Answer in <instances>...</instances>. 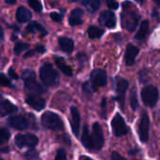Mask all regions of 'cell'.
Segmentation results:
<instances>
[{"label":"cell","mask_w":160,"mask_h":160,"mask_svg":"<svg viewBox=\"0 0 160 160\" xmlns=\"http://www.w3.org/2000/svg\"><path fill=\"white\" fill-rule=\"evenodd\" d=\"M22 78L24 82V87L27 95H41L45 93V88L36 80V73L33 70L26 69L22 72Z\"/></svg>","instance_id":"cell-1"},{"label":"cell","mask_w":160,"mask_h":160,"mask_svg":"<svg viewBox=\"0 0 160 160\" xmlns=\"http://www.w3.org/2000/svg\"><path fill=\"white\" fill-rule=\"evenodd\" d=\"M39 77L45 86H54L58 82V73L52 64L45 63L39 70Z\"/></svg>","instance_id":"cell-2"},{"label":"cell","mask_w":160,"mask_h":160,"mask_svg":"<svg viewBox=\"0 0 160 160\" xmlns=\"http://www.w3.org/2000/svg\"><path fill=\"white\" fill-rule=\"evenodd\" d=\"M41 123L44 128L53 131H60L64 129V123L62 119L59 115L52 112H45L41 115Z\"/></svg>","instance_id":"cell-3"},{"label":"cell","mask_w":160,"mask_h":160,"mask_svg":"<svg viewBox=\"0 0 160 160\" xmlns=\"http://www.w3.org/2000/svg\"><path fill=\"white\" fill-rule=\"evenodd\" d=\"M131 7L132 4L128 8L126 7V5L124 4V11L122 13V24L125 28H127L129 31H133L136 28L140 20L138 12L136 10L130 9Z\"/></svg>","instance_id":"cell-4"},{"label":"cell","mask_w":160,"mask_h":160,"mask_svg":"<svg viewBox=\"0 0 160 160\" xmlns=\"http://www.w3.org/2000/svg\"><path fill=\"white\" fill-rule=\"evenodd\" d=\"M104 134L101 126L98 123H95L92 127L90 134V150L98 151L104 145Z\"/></svg>","instance_id":"cell-5"},{"label":"cell","mask_w":160,"mask_h":160,"mask_svg":"<svg viewBox=\"0 0 160 160\" xmlns=\"http://www.w3.org/2000/svg\"><path fill=\"white\" fill-rule=\"evenodd\" d=\"M159 98L158 90L156 86L153 85H147L142 90V98L144 103V105L153 108L156 106L158 100Z\"/></svg>","instance_id":"cell-6"},{"label":"cell","mask_w":160,"mask_h":160,"mask_svg":"<svg viewBox=\"0 0 160 160\" xmlns=\"http://www.w3.org/2000/svg\"><path fill=\"white\" fill-rule=\"evenodd\" d=\"M14 142L19 148H34L38 143V138L33 134H19L15 137Z\"/></svg>","instance_id":"cell-7"},{"label":"cell","mask_w":160,"mask_h":160,"mask_svg":"<svg viewBox=\"0 0 160 160\" xmlns=\"http://www.w3.org/2000/svg\"><path fill=\"white\" fill-rule=\"evenodd\" d=\"M112 128L116 137H123L128 134V128L120 113H116L112 120Z\"/></svg>","instance_id":"cell-8"},{"label":"cell","mask_w":160,"mask_h":160,"mask_svg":"<svg viewBox=\"0 0 160 160\" xmlns=\"http://www.w3.org/2000/svg\"><path fill=\"white\" fill-rule=\"evenodd\" d=\"M91 85L96 91L99 87H103L107 84V73L103 69H95L91 73Z\"/></svg>","instance_id":"cell-9"},{"label":"cell","mask_w":160,"mask_h":160,"mask_svg":"<svg viewBox=\"0 0 160 160\" xmlns=\"http://www.w3.org/2000/svg\"><path fill=\"white\" fill-rule=\"evenodd\" d=\"M149 128H150V120L146 112H142L140 121H139V136L140 140L142 142H146L149 138Z\"/></svg>","instance_id":"cell-10"},{"label":"cell","mask_w":160,"mask_h":160,"mask_svg":"<svg viewBox=\"0 0 160 160\" xmlns=\"http://www.w3.org/2000/svg\"><path fill=\"white\" fill-rule=\"evenodd\" d=\"M128 88V82L123 78L117 79L116 82V98L118 103L122 108H124L125 105V100H126V93Z\"/></svg>","instance_id":"cell-11"},{"label":"cell","mask_w":160,"mask_h":160,"mask_svg":"<svg viewBox=\"0 0 160 160\" xmlns=\"http://www.w3.org/2000/svg\"><path fill=\"white\" fill-rule=\"evenodd\" d=\"M25 102L28 106L38 112L43 110L46 105L45 99L38 95H27L25 97Z\"/></svg>","instance_id":"cell-12"},{"label":"cell","mask_w":160,"mask_h":160,"mask_svg":"<svg viewBox=\"0 0 160 160\" xmlns=\"http://www.w3.org/2000/svg\"><path fill=\"white\" fill-rule=\"evenodd\" d=\"M98 22H100V24H102L108 28H112L116 25V17L113 12L105 10L100 13Z\"/></svg>","instance_id":"cell-13"},{"label":"cell","mask_w":160,"mask_h":160,"mask_svg":"<svg viewBox=\"0 0 160 160\" xmlns=\"http://www.w3.org/2000/svg\"><path fill=\"white\" fill-rule=\"evenodd\" d=\"M8 124L10 127H12L13 128L18 129V130H24V129L28 128V127H29L28 120L22 115H13V116L9 117Z\"/></svg>","instance_id":"cell-14"},{"label":"cell","mask_w":160,"mask_h":160,"mask_svg":"<svg viewBox=\"0 0 160 160\" xmlns=\"http://www.w3.org/2000/svg\"><path fill=\"white\" fill-rule=\"evenodd\" d=\"M70 114H71V128L73 134L78 137L80 132V127H81V115L76 107H71L70 109Z\"/></svg>","instance_id":"cell-15"},{"label":"cell","mask_w":160,"mask_h":160,"mask_svg":"<svg viewBox=\"0 0 160 160\" xmlns=\"http://www.w3.org/2000/svg\"><path fill=\"white\" fill-rule=\"evenodd\" d=\"M139 48L132 45V44H128L126 50V53H125V61L127 66H132L135 63V59L137 57V55L139 54Z\"/></svg>","instance_id":"cell-16"},{"label":"cell","mask_w":160,"mask_h":160,"mask_svg":"<svg viewBox=\"0 0 160 160\" xmlns=\"http://www.w3.org/2000/svg\"><path fill=\"white\" fill-rule=\"evenodd\" d=\"M17 107L12 104L9 100L8 99H3L1 101V108H0V114L2 117L6 116V115H9L12 114L14 112H17Z\"/></svg>","instance_id":"cell-17"},{"label":"cell","mask_w":160,"mask_h":160,"mask_svg":"<svg viewBox=\"0 0 160 160\" xmlns=\"http://www.w3.org/2000/svg\"><path fill=\"white\" fill-rule=\"evenodd\" d=\"M82 16H83V11L82 8H75L71 11L70 16L68 18V22L69 24L72 26L75 25H80L83 22L82 20Z\"/></svg>","instance_id":"cell-18"},{"label":"cell","mask_w":160,"mask_h":160,"mask_svg":"<svg viewBox=\"0 0 160 160\" xmlns=\"http://www.w3.org/2000/svg\"><path fill=\"white\" fill-rule=\"evenodd\" d=\"M32 18V13L24 7H19L16 11V19L20 22H29Z\"/></svg>","instance_id":"cell-19"},{"label":"cell","mask_w":160,"mask_h":160,"mask_svg":"<svg viewBox=\"0 0 160 160\" xmlns=\"http://www.w3.org/2000/svg\"><path fill=\"white\" fill-rule=\"evenodd\" d=\"M58 43L60 48L62 49V51L66 52H71L74 49V42L71 38H66V37H62L58 39Z\"/></svg>","instance_id":"cell-20"},{"label":"cell","mask_w":160,"mask_h":160,"mask_svg":"<svg viewBox=\"0 0 160 160\" xmlns=\"http://www.w3.org/2000/svg\"><path fill=\"white\" fill-rule=\"evenodd\" d=\"M55 64L58 67V68L67 76H72V69L66 63V61L62 57H56L55 58Z\"/></svg>","instance_id":"cell-21"},{"label":"cell","mask_w":160,"mask_h":160,"mask_svg":"<svg viewBox=\"0 0 160 160\" xmlns=\"http://www.w3.org/2000/svg\"><path fill=\"white\" fill-rule=\"evenodd\" d=\"M26 31L28 33H39L41 36L47 35L46 29L37 22H30V23L26 27Z\"/></svg>","instance_id":"cell-22"},{"label":"cell","mask_w":160,"mask_h":160,"mask_svg":"<svg viewBox=\"0 0 160 160\" xmlns=\"http://www.w3.org/2000/svg\"><path fill=\"white\" fill-rule=\"evenodd\" d=\"M148 32H149V22L147 20H144V21H142L138 33L136 34L135 38L137 40H142V39L145 38Z\"/></svg>","instance_id":"cell-23"},{"label":"cell","mask_w":160,"mask_h":160,"mask_svg":"<svg viewBox=\"0 0 160 160\" xmlns=\"http://www.w3.org/2000/svg\"><path fill=\"white\" fill-rule=\"evenodd\" d=\"M82 4L90 12H95L100 6V0H82Z\"/></svg>","instance_id":"cell-24"},{"label":"cell","mask_w":160,"mask_h":160,"mask_svg":"<svg viewBox=\"0 0 160 160\" xmlns=\"http://www.w3.org/2000/svg\"><path fill=\"white\" fill-rule=\"evenodd\" d=\"M103 34H104V30L99 28V27H98V26L92 25V26H90L88 28V36L92 39L99 38Z\"/></svg>","instance_id":"cell-25"},{"label":"cell","mask_w":160,"mask_h":160,"mask_svg":"<svg viewBox=\"0 0 160 160\" xmlns=\"http://www.w3.org/2000/svg\"><path fill=\"white\" fill-rule=\"evenodd\" d=\"M90 134H91V132H90L88 127L84 126L83 130H82V135L81 142L83 144V146L88 150H90Z\"/></svg>","instance_id":"cell-26"},{"label":"cell","mask_w":160,"mask_h":160,"mask_svg":"<svg viewBox=\"0 0 160 160\" xmlns=\"http://www.w3.org/2000/svg\"><path fill=\"white\" fill-rule=\"evenodd\" d=\"M129 99H130V106H131L132 110L136 111L137 108H138V97H137V89H136V87L132 88V90L130 92Z\"/></svg>","instance_id":"cell-27"},{"label":"cell","mask_w":160,"mask_h":160,"mask_svg":"<svg viewBox=\"0 0 160 160\" xmlns=\"http://www.w3.org/2000/svg\"><path fill=\"white\" fill-rule=\"evenodd\" d=\"M10 138V132L8 128H2L0 129V143L4 144L5 142H7Z\"/></svg>","instance_id":"cell-28"},{"label":"cell","mask_w":160,"mask_h":160,"mask_svg":"<svg viewBox=\"0 0 160 160\" xmlns=\"http://www.w3.org/2000/svg\"><path fill=\"white\" fill-rule=\"evenodd\" d=\"M28 48H29V44L23 43V42H18L15 45V47H14V52H15V54L19 55L21 52H22L23 51L27 50Z\"/></svg>","instance_id":"cell-29"},{"label":"cell","mask_w":160,"mask_h":160,"mask_svg":"<svg viewBox=\"0 0 160 160\" xmlns=\"http://www.w3.org/2000/svg\"><path fill=\"white\" fill-rule=\"evenodd\" d=\"M24 158L26 160H38V153L34 148H30V150H28L24 154Z\"/></svg>","instance_id":"cell-30"},{"label":"cell","mask_w":160,"mask_h":160,"mask_svg":"<svg viewBox=\"0 0 160 160\" xmlns=\"http://www.w3.org/2000/svg\"><path fill=\"white\" fill-rule=\"evenodd\" d=\"M28 4L34 10L38 12L42 10V4L39 0H28Z\"/></svg>","instance_id":"cell-31"},{"label":"cell","mask_w":160,"mask_h":160,"mask_svg":"<svg viewBox=\"0 0 160 160\" xmlns=\"http://www.w3.org/2000/svg\"><path fill=\"white\" fill-rule=\"evenodd\" d=\"M55 160H67V153L64 149H59L55 156Z\"/></svg>","instance_id":"cell-32"},{"label":"cell","mask_w":160,"mask_h":160,"mask_svg":"<svg viewBox=\"0 0 160 160\" xmlns=\"http://www.w3.org/2000/svg\"><path fill=\"white\" fill-rule=\"evenodd\" d=\"M1 84L3 86H7V87H10V88L13 87L12 84H11V82H9V80L4 74H1Z\"/></svg>","instance_id":"cell-33"},{"label":"cell","mask_w":160,"mask_h":160,"mask_svg":"<svg viewBox=\"0 0 160 160\" xmlns=\"http://www.w3.org/2000/svg\"><path fill=\"white\" fill-rule=\"evenodd\" d=\"M91 88H93V87H92V85H90L89 82H84V83L82 84V91H83L86 95H88V96H91V95H92V90H91Z\"/></svg>","instance_id":"cell-34"},{"label":"cell","mask_w":160,"mask_h":160,"mask_svg":"<svg viewBox=\"0 0 160 160\" xmlns=\"http://www.w3.org/2000/svg\"><path fill=\"white\" fill-rule=\"evenodd\" d=\"M50 16L54 22H61L63 20V15L57 12H52Z\"/></svg>","instance_id":"cell-35"},{"label":"cell","mask_w":160,"mask_h":160,"mask_svg":"<svg viewBox=\"0 0 160 160\" xmlns=\"http://www.w3.org/2000/svg\"><path fill=\"white\" fill-rule=\"evenodd\" d=\"M107 5L112 9H117L118 7H119V4L115 0H108L107 1Z\"/></svg>","instance_id":"cell-36"},{"label":"cell","mask_w":160,"mask_h":160,"mask_svg":"<svg viewBox=\"0 0 160 160\" xmlns=\"http://www.w3.org/2000/svg\"><path fill=\"white\" fill-rule=\"evenodd\" d=\"M112 160H126V158H124V157H122L118 152H116V151H114V152H112Z\"/></svg>","instance_id":"cell-37"},{"label":"cell","mask_w":160,"mask_h":160,"mask_svg":"<svg viewBox=\"0 0 160 160\" xmlns=\"http://www.w3.org/2000/svg\"><path fill=\"white\" fill-rule=\"evenodd\" d=\"M107 100L106 98L102 99V103H101V108H102V118H106V110H107Z\"/></svg>","instance_id":"cell-38"},{"label":"cell","mask_w":160,"mask_h":160,"mask_svg":"<svg viewBox=\"0 0 160 160\" xmlns=\"http://www.w3.org/2000/svg\"><path fill=\"white\" fill-rule=\"evenodd\" d=\"M8 75H9V77H10V78H12L13 80H18V75L16 74V72H15L12 68H10V69H9V71H8Z\"/></svg>","instance_id":"cell-39"},{"label":"cell","mask_w":160,"mask_h":160,"mask_svg":"<svg viewBox=\"0 0 160 160\" xmlns=\"http://www.w3.org/2000/svg\"><path fill=\"white\" fill-rule=\"evenodd\" d=\"M35 50H36V52H39V53H44V52H46L45 47H44V46H42V45H38V46H37Z\"/></svg>","instance_id":"cell-40"},{"label":"cell","mask_w":160,"mask_h":160,"mask_svg":"<svg viewBox=\"0 0 160 160\" xmlns=\"http://www.w3.org/2000/svg\"><path fill=\"white\" fill-rule=\"evenodd\" d=\"M35 52H36V50H34V51H30V52H26V53L24 54V58H27V57H30V56H33Z\"/></svg>","instance_id":"cell-41"},{"label":"cell","mask_w":160,"mask_h":160,"mask_svg":"<svg viewBox=\"0 0 160 160\" xmlns=\"http://www.w3.org/2000/svg\"><path fill=\"white\" fill-rule=\"evenodd\" d=\"M5 2L8 5H14L16 3V0H5Z\"/></svg>","instance_id":"cell-42"},{"label":"cell","mask_w":160,"mask_h":160,"mask_svg":"<svg viewBox=\"0 0 160 160\" xmlns=\"http://www.w3.org/2000/svg\"><path fill=\"white\" fill-rule=\"evenodd\" d=\"M80 160H93L92 158H88V157H81L80 158Z\"/></svg>","instance_id":"cell-43"},{"label":"cell","mask_w":160,"mask_h":160,"mask_svg":"<svg viewBox=\"0 0 160 160\" xmlns=\"http://www.w3.org/2000/svg\"><path fill=\"white\" fill-rule=\"evenodd\" d=\"M2 152H8V148H5V149H2Z\"/></svg>","instance_id":"cell-44"},{"label":"cell","mask_w":160,"mask_h":160,"mask_svg":"<svg viewBox=\"0 0 160 160\" xmlns=\"http://www.w3.org/2000/svg\"><path fill=\"white\" fill-rule=\"evenodd\" d=\"M140 4H143L144 3V0H137Z\"/></svg>","instance_id":"cell-45"},{"label":"cell","mask_w":160,"mask_h":160,"mask_svg":"<svg viewBox=\"0 0 160 160\" xmlns=\"http://www.w3.org/2000/svg\"><path fill=\"white\" fill-rule=\"evenodd\" d=\"M155 2H156L157 4H158V5H160V0H155Z\"/></svg>","instance_id":"cell-46"},{"label":"cell","mask_w":160,"mask_h":160,"mask_svg":"<svg viewBox=\"0 0 160 160\" xmlns=\"http://www.w3.org/2000/svg\"><path fill=\"white\" fill-rule=\"evenodd\" d=\"M71 1H77V0H71Z\"/></svg>","instance_id":"cell-47"},{"label":"cell","mask_w":160,"mask_h":160,"mask_svg":"<svg viewBox=\"0 0 160 160\" xmlns=\"http://www.w3.org/2000/svg\"><path fill=\"white\" fill-rule=\"evenodd\" d=\"M1 160H4V159H1Z\"/></svg>","instance_id":"cell-48"}]
</instances>
